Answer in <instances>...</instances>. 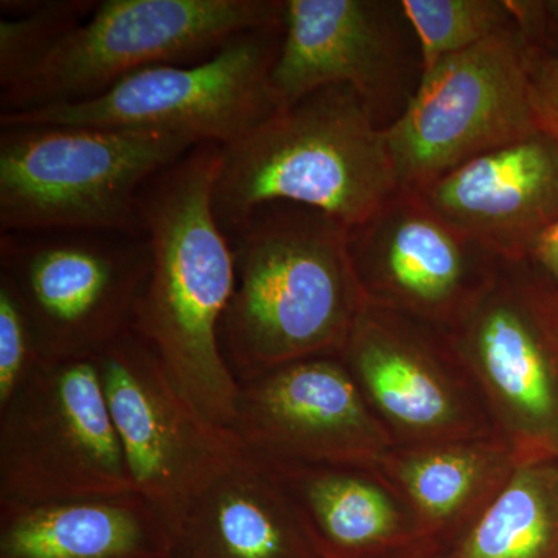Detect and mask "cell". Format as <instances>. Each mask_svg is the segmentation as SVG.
<instances>
[{"label": "cell", "instance_id": "obj_11", "mask_svg": "<svg viewBox=\"0 0 558 558\" xmlns=\"http://www.w3.org/2000/svg\"><path fill=\"white\" fill-rule=\"evenodd\" d=\"M94 359L135 490L174 538L191 502L242 447L230 429L191 405L134 330Z\"/></svg>", "mask_w": 558, "mask_h": 558}, {"label": "cell", "instance_id": "obj_18", "mask_svg": "<svg viewBox=\"0 0 558 558\" xmlns=\"http://www.w3.org/2000/svg\"><path fill=\"white\" fill-rule=\"evenodd\" d=\"M521 464L498 433L427 446H395L379 475L399 495L418 535L449 548L498 497Z\"/></svg>", "mask_w": 558, "mask_h": 558}, {"label": "cell", "instance_id": "obj_22", "mask_svg": "<svg viewBox=\"0 0 558 558\" xmlns=\"http://www.w3.org/2000/svg\"><path fill=\"white\" fill-rule=\"evenodd\" d=\"M421 44L424 72L520 25L513 0H402Z\"/></svg>", "mask_w": 558, "mask_h": 558}, {"label": "cell", "instance_id": "obj_13", "mask_svg": "<svg viewBox=\"0 0 558 558\" xmlns=\"http://www.w3.org/2000/svg\"><path fill=\"white\" fill-rule=\"evenodd\" d=\"M339 355L396 446L497 433L446 330L366 304Z\"/></svg>", "mask_w": 558, "mask_h": 558}, {"label": "cell", "instance_id": "obj_26", "mask_svg": "<svg viewBox=\"0 0 558 558\" xmlns=\"http://www.w3.org/2000/svg\"><path fill=\"white\" fill-rule=\"evenodd\" d=\"M521 31L534 46L558 58V0H513Z\"/></svg>", "mask_w": 558, "mask_h": 558}, {"label": "cell", "instance_id": "obj_12", "mask_svg": "<svg viewBox=\"0 0 558 558\" xmlns=\"http://www.w3.org/2000/svg\"><path fill=\"white\" fill-rule=\"evenodd\" d=\"M424 76L421 44L402 0H284L270 84L279 109L348 84L380 130L400 119Z\"/></svg>", "mask_w": 558, "mask_h": 558}, {"label": "cell", "instance_id": "obj_24", "mask_svg": "<svg viewBox=\"0 0 558 558\" xmlns=\"http://www.w3.org/2000/svg\"><path fill=\"white\" fill-rule=\"evenodd\" d=\"M44 362L20 296L0 277V407L35 376Z\"/></svg>", "mask_w": 558, "mask_h": 558}, {"label": "cell", "instance_id": "obj_27", "mask_svg": "<svg viewBox=\"0 0 558 558\" xmlns=\"http://www.w3.org/2000/svg\"><path fill=\"white\" fill-rule=\"evenodd\" d=\"M524 263L545 284L558 292V219L535 241Z\"/></svg>", "mask_w": 558, "mask_h": 558}, {"label": "cell", "instance_id": "obj_7", "mask_svg": "<svg viewBox=\"0 0 558 558\" xmlns=\"http://www.w3.org/2000/svg\"><path fill=\"white\" fill-rule=\"evenodd\" d=\"M148 238L105 231L2 233L0 277L27 312L46 362L94 359L134 330Z\"/></svg>", "mask_w": 558, "mask_h": 558}, {"label": "cell", "instance_id": "obj_28", "mask_svg": "<svg viewBox=\"0 0 558 558\" xmlns=\"http://www.w3.org/2000/svg\"><path fill=\"white\" fill-rule=\"evenodd\" d=\"M374 558H446V548L438 543L421 539L409 548Z\"/></svg>", "mask_w": 558, "mask_h": 558}, {"label": "cell", "instance_id": "obj_14", "mask_svg": "<svg viewBox=\"0 0 558 558\" xmlns=\"http://www.w3.org/2000/svg\"><path fill=\"white\" fill-rule=\"evenodd\" d=\"M352 270L366 304L449 330L495 278L502 259L400 190L348 229Z\"/></svg>", "mask_w": 558, "mask_h": 558}, {"label": "cell", "instance_id": "obj_17", "mask_svg": "<svg viewBox=\"0 0 558 558\" xmlns=\"http://www.w3.org/2000/svg\"><path fill=\"white\" fill-rule=\"evenodd\" d=\"M174 558H323L269 465L244 449L194 498Z\"/></svg>", "mask_w": 558, "mask_h": 558}, {"label": "cell", "instance_id": "obj_10", "mask_svg": "<svg viewBox=\"0 0 558 558\" xmlns=\"http://www.w3.org/2000/svg\"><path fill=\"white\" fill-rule=\"evenodd\" d=\"M447 333L495 432L521 464L558 461L557 290L524 260H502Z\"/></svg>", "mask_w": 558, "mask_h": 558}, {"label": "cell", "instance_id": "obj_1", "mask_svg": "<svg viewBox=\"0 0 558 558\" xmlns=\"http://www.w3.org/2000/svg\"><path fill=\"white\" fill-rule=\"evenodd\" d=\"M222 146L201 143L143 186L150 274L134 332L202 416L230 429L240 381L220 348L236 284L233 248L213 207Z\"/></svg>", "mask_w": 558, "mask_h": 558}, {"label": "cell", "instance_id": "obj_6", "mask_svg": "<svg viewBox=\"0 0 558 558\" xmlns=\"http://www.w3.org/2000/svg\"><path fill=\"white\" fill-rule=\"evenodd\" d=\"M282 24L253 28L194 64L154 65L94 100L24 113H0V126L64 124L163 132L196 143L231 145L279 109L270 75Z\"/></svg>", "mask_w": 558, "mask_h": 558}, {"label": "cell", "instance_id": "obj_9", "mask_svg": "<svg viewBox=\"0 0 558 558\" xmlns=\"http://www.w3.org/2000/svg\"><path fill=\"white\" fill-rule=\"evenodd\" d=\"M520 25L425 70L409 108L384 130L400 190L418 193L481 154L543 131Z\"/></svg>", "mask_w": 558, "mask_h": 558}, {"label": "cell", "instance_id": "obj_8", "mask_svg": "<svg viewBox=\"0 0 558 558\" xmlns=\"http://www.w3.org/2000/svg\"><path fill=\"white\" fill-rule=\"evenodd\" d=\"M135 490L95 359L44 362L0 407V505Z\"/></svg>", "mask_w": 558, "mask_h": 558}, {"label": "cell", "instance_id": "obj_23", "mask_svg": "<svg viewBox=\"0 0 558 558\" xmlns=\"http://www.w3.org/2000/svg\"><path fill=\"white\" fill-rule=\"evenodd\" d=\"M2 2L3 11H17L16 16L0 20V87L16 86L50 51L97 9L92 0H51L31 2L24 7Z\"/></svg>", "mask_w": 558, "mask_h": 558}, {"label": "cell", "instance_id": "obj_3", "mask_svg": "<svg viewBox=\"0 0 558 558\" xmlns=\"http://www.w3.org/2000/svg\"><path fill=\"white\" fill-rule=\"evenodd\" d=\"M399 191L387 138L368 102L354 87L332 84L222 146L213 207L227 236L271 202L319 209L349 229Z\"/></svg>", "mask_w": 558, "mask_h": 558}, {"label": "cell", "instance_id": "obj_25", "mask_svg": "<svg viewBox=\"0 0 558 558\" xmlns=\"http://www.w3.org/2000/svg\"><path fill=\"white\" fill-rule=\"evenodd\" d=\"M527 65L539 126L558 142V58L531 43Z\"/></svg>", "mask_w": 558, "mask_h": 558}, {"label": "cell", "instance_id": "obj_19", "mask_svg": "<svg viewBox=\"0 0 558 558\" xmlns=\"http://www.w3.org/2000/svg\"><path fill=\"white\" fill-rule=\"evenodd\" d=\"M0 558H174V538L138 492L0 505Z\"/></svg>", "mask_w": 558, "mask_h": 558}, {"label": "cell", "instance_id": "obj_5", "mask_svg": "<svg viewBox=\"0 0 558 558\" xmlns=\"http://www.w3.org/2000/svg\"><path fill=\"white\" fill-rule=\"evenodd\" d=\"M284 0H102L38 68L0 94V113L94 100L126 76L211 57L231 38L282 24Z\"/></svg>", "mask_w": 558, "mask_h": 558}, {"label": "cell", "instance_id": "obj_2", "mask_svg": "<svg viewBox=\"0 0 558 558\" xmlns=\"http://www.w3.org/2000/svg\"><path fill=\"white\" fill-rule=\"evenodd\" d=\"M236 284L220 348L238 381L296 360L339 355L366 306L348 227L319 209L271 202L229 234Z\"/></svg>", "mask_w": 558, "mask_h": 558}, {"label": "cell", "instance_id": "obj_16", "mask_svg": "<svg viewBox=\"0 0 558 558\" xmlns=\"http://www.w3.org/2000/svg\"><path fill=\"white\" fill-rule=\"evenodd\" d=\"M418 194L499 259L519 263L558 219V142L539 131L465 161Z\"/></svg>", "mask_w": 558, "mask_h": 558}, {"label": "cell", "instance_id": "obj_20", "mask_svg": "<svg viewBox=\"0 0 558 558\" xmlns=\"http://www.w3.org/2000/svg\"><path fill=\"white\" fill-rule=\"evenodd\" d=\"M266 464L299 509L323 558L387 556L424 539L409 508L377 470Z\"/></svg>", "mask_w": 558, "mask_h": 558}, {"label": "cell", "instance_id": "obj_15", "mask_svg": "<svg viewBox=\"0 0 558 558\" xmlns=\"http://www.w3.org/2000/svg\"><path fill=\"white\" fill-rule=\"evenodd\" d=\"M230 432L247 453L274 464L377 470L396 446L340 355L240 381Z\"/></svg>", "mask_w": 558, "mask_h": 558}, {"label": "cell", "instance_id": "obj_4", "mask_svg": "<svg viewBox=\"0 0 558 558\" xmlns=\"http://www.w3.org/2000/svg\"><path fill=\"white\" fill-rule=\"evenodd\" d=\"M197 145L163 132L0 126V229L145 236L143 186Z\"/></svg>", "mask_w": 558, "mask_h": 558}, {"label": "cell", "instance_id": "obj_21", "mask_svg": "<svg viewBox=\"0 0 558 558\" xmlns=\"http://www.w3.org/2000/svg\"><path fill=\"white\" fill-rule=\"evenodd\" d=\"M446 558H558V461L520 464Z\"/></svg>", "mask_w": 558, "mask_h": 558}]
</instances>
